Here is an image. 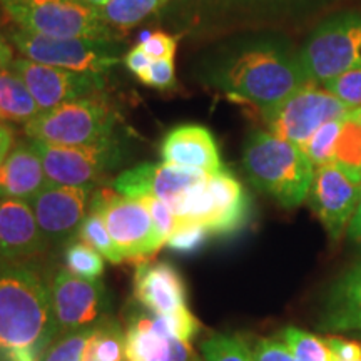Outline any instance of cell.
Returning a JSON list of instances; mask_svg holds the SVG:
<instances>
[{"label":"cell","instance_id":"cell-16","mask_svg":"<svg viewBox=\"0 0 361 361\" xmlns=\"http://www.w3.org/2000/svg\"><path fill=\"white\" fill-rule=\"evenodd\" d=\"M206 176L207 174L201 171L179 168V166L166 164V162L162 164H149L147 162V164H139L117 176L112 183V188L130 200L154 196L173 207L180 194L201 183Z\"/></svg>","mask_w":361,"mask_h":361},{"label":"cell","instance_id":"cell-46","mask_svg":"<svg viewBox=\"0 0 361 361\" xmlns=\"http://www.w3.org/2000/svg\"><path fill=\"white\" fill-rule=\"evenodd\" d=\"M78 2L84 4V6H87V7L96 8V11H99V8H102L104 6H106L107 2H109V0H78Z\"/></svg>","mask_w":361,"mask_h":361},{"label":"cell","instance_id":"cell-7","mask_svg":"<svg viewBox=\"0 0 361 361\" xmlns=\"http://www.w3.org/2000/svg\"><path fill=\"white\" fill-rule=\"evenodd\" d=\"M89 209L101 214L126 261L141 264L166 246L141 200H130L114 189L101 188L92 194Z\"/></svg>","mask_w":361,"mask_h":361},{"label":"cell","instance_id":"cell-27","mask_svg":"<svg viewBox=\"0 0 361 361\" xmlns=\"http://www.w3.org/2000/svg\"><path fill=\"white\" fill-rule=\"evenodd\" d=\"M78 238L80 241L87 243L89 246H92L94 250H97L112 264H123L126 261L124 256L121 255L119 247L116 246L114 239L107 231V226L101 218V214L96 213V211L89 209L87 216L80 224Z\"/></svg>","mask_w":361,"mask_h":361},{"label":"cell","instance_id":"cell-39","mask_svg":"<svg viewBox=\"0 0 361 361\" xmlns=\"http://www.w3.org/2000/svg\"><path fill=\"white\" fill-rule=\"evenodd\" d=\"M252 358H255V361H296L295 355L288 348L286 343L271 340V338L261 340L256 345Z\"/></svg>","mask_w":361,"mask_h":361},{"label":"cell","instance_id":"cell-48","mask_svg":"<svg viewBox=\"0 0 361 361\" xmlns=\"http://www.w3.org/2000/svg\"><path fill=\"white\" fill-rule=\"evenodd\" d=\"M0 258H4V255H2V252H0Z\"/></svg>","mask_w":361,"mask_h":361},{"label":"cell","instance_id":"cell-41","mask_svg":"<svg viewBox=\"0 0 361 361\" xmlns=\"http://www.w3.org/2000/svg\"><path fill=\"white\" fill-rule=\"evenodd\" d=\"M152 59L144 52V49L141 47V44L135 45V47L130 49V51L126 54L124 57V64L128 69L133 72L135 78H141L142 72L151 66Z\"/></svg>","mask_w":361,"mask_h":361},{"label":"cell","instance_id":"cell-38","mask_svg":"<svg viewBox=\"0 0 361 361\" xmlns=\"http://www.w3.org/2000/svg\"><path fill=\"white\" fill-rule=\"evenodd\" d=\"M329 350V361H361V343L341 336L324 338Z\"/></svg>","mask_w":361,"mask_h":361},{"label":"cell","instance_id":"cell-20","mask_svg":"<svg viewBox=\"0 0 361 361\" xmlns=\"http://www.w3.org/2000/svg\"><path fill=\"white\" fill-rule=\"evenodd\" d=\"M49 184L42 159L32 141L27 137V141L13 144L0 166V200L30 201Z\"/></svg>","mask_w":361,"mask_h":361},{"label":"cell","instance_id":"cell-15","mask_svg":"<svg viewBox=\"0 0 361 361\" xmlns=\"http://www.w3.org/2000/svg\"><path fill=\"white\" fill-rule=\"evenodd\" d=\"M54 316L59 333L92 328L106 311V288L99 279L75 276L61 269L51 284Z\"/></svg>","mask_w":361,"mask_h":361},{"label":"cell","instance_id":"cell-45","mask_svg":"<svg viewBox=\"0 0 361 361\" xmlns=\"http://www.w3.org/2000/svg\"><path fill=\"white\" fill-rule=\"evenodd\" d=\"M13 62V47L11 42L0 34V69L4 67H11Z\"/></svg>","mask_w":361,"mask_h":361},{"label":"cell","instance_id":"cell-33","mask_svg":"<svg viewBox=\"0 0 361 361\" xmlns=\"http://www.w3.org/2000/svg\"><path fill=\"white\" fill-rule=\"evenodd\" d=\"M152 326L161 335L178 338V340L191 343L192 336L196 335L200 329V323H197L196 316H194L188 308L176 311V313L161 314L156 313L152 316Z\"/></svg>","mask_w":361,"mask_h":361},{"label":"cell","instance_id":"cell-36","mask_svg":"<svg viewBox=\"0 0 361 361\" xmlns=\"http://www.w3.org/2000/svg\"><path fill=\"white\" fill-rule=\"evenodd\" d=\"M141 201L147 206L149 214H151L152 223H154L157 233L161 234V238L164 239V241H168V238L176 229V216L173 207H171L168 202L157 200L154 196H146L142 197Z\"/></svg>","mask_w":361,"mask_h":361},{"label":"cell","instance_id":"cell-25","mask_svg":"<svg viewBox=\"0 0 361 361\" xmlns=\"http://www.w3.org/2000/svg\"><path fill=\"white\" fill-rule=\"evenodd\" d=\"M166 0H109L99 13L112 29H130L152 16Z\"/></svg>","mask_w":361,"mask_h":361},{"label":"cell","instance_id":"cell-1","mask_svg":"<svg viewBox=\"0 0 361 361\" xmlns=\"http://www.w3.org/2000/svg\"><path fill=\"white\" fill-rule=\"evenodd\" d=\"M57 335L51 288L27 264L0 258V360L13 350L42 358Z\"/></svg>","mask_w":361,"mask_h":361},{"label":"cell","instance_id":"cell-9","mask_svg":"<svg viewBox=\"0 0 361 361\" xmlns=\"http://www.w3.org/2000/svg\"><path fill=\"white\" fill-rule=\"evenodd\" d=\"M11 42L29 61L82 74L106 75L121 62L116 44L106 40L54 39L19 29L11 34Z\"/></svg>","mask_w":361,"mask_h":361},{"label":"cell","instance_id":"cell-3","mask_svg":"<svg viewBox=\"0 0 361 361\" xmlns=\"http://www.w3.org/2000/svg\"><path fill=\"white\" fill-rule=\"evenodd\" d=\"M243 166L251 183L283 207H298L308 197L314 176L313 162L303 149L269 130H256L250 135Z\"/></svg>","mask_w":361,"mask_h":361},{"label":"cell","instance_id":"cell-2","mask_svg":"<svg viewBox=\"0 0 361 361\" xmlns=\"http://www.w3.org/2000/svg\"><path fill=\"white\" fill-rule=\"evenodd\" d=\"M216 82L226 94L251 104L263 114L311 80L300 57L278 45L258 44L229 59Z\"/></svg>","mask_w":361,"mask_h":361},{"label":"cell","instance_id":"cell-17","mask_svg":"<svg viewBox=\"0 0 361 361\" xmlns=\"http://www.w3.org/2000/svg\"><path fill=\"white\" fill-rule=\"evenodd\" d=\"M49 250L29 201L0 200V252L4 258L27 264Z\"/></svg>","mask_w":361,"mask_h":361},{"label":"cell","instance_id":"cell-42","mask_svg":"<svg viewBox=\"0 0 361 361\" xmlns=\"http://www.w3.org/2000/svg\"><path fill=\"white\" fill-rule=\"evenodd\" d=\"M13 147V130L8 126L0 123V166Z\"/></svg>","mask_w":361,"mask_h":361},{"label":"cell","instance_id":"cell-10","mask_svg":"<svg viewBox=\"0 0 361 361\" xmlns=\"http://www.w3.org/2000/svg\"><path fill=\"white\" fill-rule=\"evenodd\" d=\"M348 112L322 84L306 82L261 117L266 130L303 149L323 124L345 117Z\"/></svg>","mask_w":361,"mask_h":361},{"label":"cell","instance_id":"cell-31","mask_svg":"<svg viewBox=\"0 0 361 361\" xmlns=\"http://www.w3.org/2000/svg\"><path fill=\"white\" fill-rule=\"evenodd\" d=\"M92 328L59 333L51 345L47 346L40 361H82L85 343L92 333Z\"/></svg>","mask_w":361,"mask_h":361},{"label":"cell","instance_id":"cell-23","mask_svg":"<svg viewBox=\"0 0 361 361\" xmlns=\"http://www.w3.org/2000/svg\"><path fill=\"white\" fill-rule=\"evenodd\" d=\"M40 112L42 111L24 79L12 67L0 69V117L2 121L27 124Z\"/></svg>","mask_w":361,"mask_h":361},{"label":"cell","instance_id":"cell-32","mask_svg":"<svg viewBox=\"0 0 361 361\" xmlns=\"http://www.w3.org/2000/svg\"><path fill=\"white\" fill-rule=\"evenodd\" d=\"M343 117L340 119H333L329 123L323 124L316 133L311 135V139L305 144L303 151L306 156L310 157V161L313 162L314 168L318 166H324L331 162L333 157V149H335L338 134H340Z\"/></svg>","mask_w":361,"mask_h":361},{"label":"cell","instance_id":"cell-22","mask_svg":"<svg viewBox=\"0 0 361 361\" xmlns=\"http://www.w3.org/2000/svg\"><path fill=\"white\" fill-rule=\"evenodd\" d=\"M323 326L328 331H361V263L346 271L333 286Z\"/></svg>","mask_w":361,"mask_h":361},{"label":"cell","instance_id":"cell-28","mask_svg":"<svg viewBox=\"0 0 361 361\" xmlns=\"http://www.w3.org/2000/svg\"><path fill=\"white\" fill-rule=\"evenodd\" d=\"M66 266L75 276L85 279H99L104 274L106 264L104 256L84 241H74L66 250Z\"/></svg>","mask_w":361,"mask_h":361},{"label":"cell","instance_id":"cell-12","mask_svg":"<svg viewBox=\"0 0 361 361\" xmlns=\"http://www.w3.org/2000/svg\"><path fill=\"white\" fill-rule=\"evenodd\" d=\"M11 67L24 79L42 112L78 99L99 96L106 84L104 75L37 64L25 57L13 59Z\"/></svg>","mask_w":361,"mask_h":361},{"label":"cell","instance_id":"cell-13","mask_svg":"<svg viewBox=\"0 0 361 361\" xmlns=\"http://www.w3.org/2000/svg\"><path fill=\"white\" fill-rule=\"evenodd\" d=\"M316 218L322 221L333 241L348 229L361 200V183L351 179L336 164L318 166L306 197Z\"/></svg>","mask_w":361,"mask_h":361},{"label":"cell","instance_id":"cell-11","mask_svg":"<svg viewBox=\"0 0 361 361\" xmlns=\"http://www.w3.org/2000/svg\"><path fill=\"white\" fill-rule=\"evenodd\" d=\"M42 159L49 183L57 186L94 188L107 171L123 162L117 141L96 146H57L30 139Z\"/></svg>","mask_w":361,"mask_h":361},{"label":"cell","instance_id":"cell-6","mask_svg":"<svg viewBox=\"0 0 361 361\" xmlns=\"http://www.w3.org/2000/svg\"><path fill=\"white\" fill-rule=\"evenodd\" d=\"M25 135L57 146H96L116 139V112L99 96L78 99L40 112Z\"/></svg>","mask_w":361,"mask_h":361},{"label":"cell","instance_id":"cell-30","mask_svg":"<svg viewBox=\"0 0 361 361\" xmlns=\"http://www.w3.org/2000/svg\"><path fill=\"white\" fill-rule=\"evenodd\" d=\"M202 361H255L250 348L239 336L214 335L201 345Z\"/></svg>","mask_w":361,"mask_h":361},{"label":"cell","instance_id":"cell-35","mask_svg":"<svg viewBox=\"0 0 361 361\" xmlns=\"http://www.w3.org/2000/svg\"><path fill=\"white\" fill-rule=\"evenodd\" d=\"M211 233L197 224H183L174 229L166 241V247L179 255H192L206 245Z\"/></svg>","mask_w":361,"mask_h":361},{"label":"cell","instance_id":"cell-29","mask_svg":"<svg viewBox=\"0 0 361 361\" xmlns=\"http://www.w3.org/2000/svg\"><path fill=\"white\" fill-rule=\"evenodd\" d=\"M281 336L296 361H329V350L324 338H318L300 328H286Z\"/></svg>","mask_w":361,"mask_h":361},{"label":"cell","instance_id":"cell-37","mask_svg":"<svg viewBox=\"0 0 361 361\" xmlns=\"http://www.w3.org/2000/svg\"><path fill=\"white\" fill-rule=\"evenodd\" d=\"M142 84L151 85L156 89H169L176 82L174 75V59H156L151 66L142 72L141 78H137Z\"/></svg>","mask_w":361,"mask_h":361},{"label":"cell","instance_id":"cell-43","mask_svg":"<svg viewBox=\"0 0 361 361\" xmlns=\"http://www.w3.org/2000/svg\"><path fill=\"white\" fill-rule=\"evenodd\" d=\"M348 236L361 247V200L358 207H356L353 218H351L348 224Z\"/></svg>","mask_w":361,"mask_h":361},{"label":"cell","instance_id":"cell-40","mask_svg":"<svg viewBox=\"0 0 361 361\" xmlns=\"http://www.w3.org/2000/svg\"><path fill=\"white\" fill-rule=\"evenodd\" d=\"M141 47L152 61H156V59H174L176 39L171 37L169 34L154 32L144 40Z\"/></svg>","mask_w":361,"mask_h":361},{"label":"cell","instance_id":"cell-18","mask_svg":"<svg viewBox=\"0 0 361 361\" xmlns=\"http://www.w3.org/2000/svg\"><path fill=\"white\" fill-rule=\"evenodd\" d=\"M161 157L166 164L206 174L223 169L213 134L200 124H183L171 129L161 144Z\"/></svg>","mask_w":361,"mask_h":361},{"label":"cell","instance_id":"cell-8","mask_svg":"<svg viewBox=\"0 0 361 361\" xmlns=\"http://www.w3.org/2000/svg\"><path fill=\"white\" fill-rule=\"evenodd\" d=\"M311 82L323 84L341 72L361 69V13L323 22L298 54Z\"/></svg>","mask_w":361,"mask_h":361},{"label":"cell","instance_id":"cell-47","mask_svg":"<svg viewBox=\"0 0 361 361\" xmlns=\"http://www.w3.org/2000/svg\"><path fill=\"white\" fill-rule=\"evenodd\" d=\"M351 112H353V114L361 121V109H356V111H351Z\"/></svg>","mask_w":361,"mask_h":361},{"label":"cell","instance_id":"cell-24","mask_svg":"<svg viewBox=\"0 0 361 361\" xmlns=\"http://www.w3.org/2000/svg\"><path fill=\"white\" fill-rule=\"evenodd\" d=\"M331 162L361 183V121L351 111L343 117Z\"/></svg>","mask_w":361,"mask_h":361},{"label":"cell","instance_id":"cell-14","mask_svg":"<svg viewBox=\"0 0 361 361\" xmlns=\"http://www.w3.org/2000/svg\"><path fill=\"white\" fill-rule=\"evenodd\" d=\"M92 200V188L49 184L30 200L39 228L49 246H64L79 233Z\"/></svg>","mask_w":361,"mask_h":361},{"label":"cell","instance_id":"cell-49","mask_svg":"<svg viewBox=\"0 0 361 361\" xmlns=\"http://www.w3.org/2000/svg\"><path fill=\"white\" fill-rule=\"evenodd\" d=\"M0 123H4V121H2V117H0Z\"/></svg>","mask_w":361,"mask_h":361},{"label":"cell","instance_id":"cell-21","mask_svg":"<svg viewBox=\"0 0 361 361\" xmlns=\"http://www.w3.org/2000/svg\"><path fill=\"white\" fill-rule=\"evenodd\" d=\"M126 361H188L191 343L161 335L152 318H139L124 335Z\"/></svg>","mask_w":361,"mask_h":361},{"label":"cell","instance_id":"cell-26","mask_svg":"<svg viewBox=\"0 0 361 361\" xmlns=\"http://www.w3.org/2000/svg\"><path fill=\"white\" fill-rule=\"evenodd\" d=\"M82 361H126L121 328L111 322L94 326L85 343Z\"/></svg>","mask_w":361,"mask_h":361},{"label":"cell","instance_id":"cell-4","mask_svg":"<svg viewBox=\"0 0 361 361\" xmlns=\"http://www.w3.org/2000/svg\"><path fill=\"white\" fill-rule=\"evenodd\" d=\"M173 211L176 228L197 224L211 234H229L245 226L250 201L241 183L231 173L221 169L180 194Z\"/></svg>","mask_w":361,"mask_h":361},{"label":"cell","instance_id":"cell-44","mask_svg":"<svg viewBox=\"0 0 361 361\" xmlns=\"http://www.w3.org/2000/svg\"><path fill=\"white\" fill-rule=\"evenodd\" d=\"M42 358L32 350H13L4 356L0 361H40Z\"/></svg>","mask_w":361,"mask_h":361},{"label":"cell","instance_id":"cell-19","mask_svg":"<svg viewBox=\"0 0 361 361\" xmlns=\"http://www.w3.org/2000/svg\"><path fill=\"white\" fill-rule=\"evenodd\" d=\"M134 296L154 313L169 314L188 308L186 284L179 271L168 263L137 264L134 274Z\"/></svg>","mask_w":361,"mask_h":361},{"label":"cell","instance_id":"cell-5","mask_svg":"<svg viewBox=\"0 0 361 361\" xmlns=\"http://www.w3.org/2000/svg\"><path fill=\"white\" fill-rule=\"evenodd\" d=\"M0 7L20 29L45 37L117 40L101 13L78 0H0Z\"/></svg>","mask_w":361,"mask_h":361},{"label":"cell","instance_id":"cell-34","mask_svg":"<svg viewBox=\"0 0 361 361\" xmlns=\"http://www.w3.org/2000/svg\"><path fill=\"white\" fill-rule=\"evenodd\" d=\"M348 111L361 109V69H351L322 84Z\"/></svg>","mask_w":361,"mask_h":361}]
</instances>
